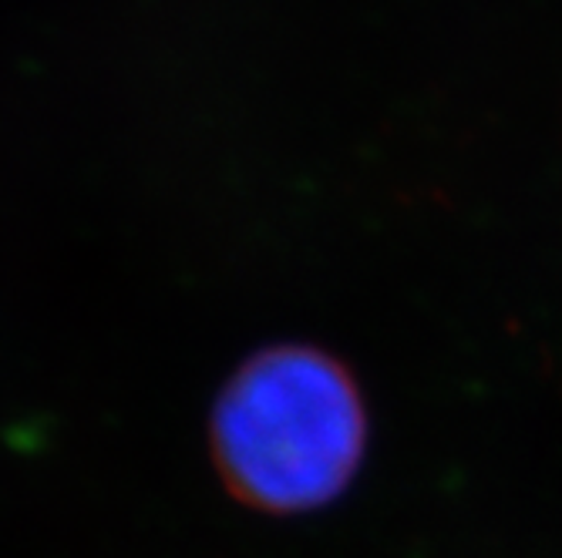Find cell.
Returning a JSON list of instances; mask_svg holds the SVG:
<instances>
[{
    "instance_id": "6da1fadb",
    "label": "cell",
    "mask_w": 562,
    "mask_h": 558,
    "mask_svg": "<svg viewBox=\"0 0 562 558\" xmlns=\"http://www.w3.org/2000/svg\"><path fill=\"white\" fill-rule=\"evenodd\" d=\"M213 462L260 512H314L344 494L368 451L361 387L330 353L283 343L249 357L213 408Z\"/></svg>"
}]
</instances>
